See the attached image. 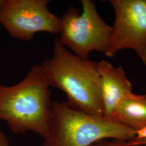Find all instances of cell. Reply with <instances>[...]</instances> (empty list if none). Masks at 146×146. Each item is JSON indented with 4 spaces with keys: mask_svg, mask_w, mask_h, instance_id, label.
Returning a JSON list of instances; mask_svg holds the SVG:
<instances>
[{
    "mask_svg": "<svg viewBox=\"0 0 146 146\" xmlns=\"http://www.w3.org/2000/svg\"><path fill=\"white\" fill-rule=\"evenodd\" d=\"M114 26L105 55L113 57L124 48L135 51L146 66V0H110Z\"/></svg>",
    "mask_w": 146,
    "mask_h": 146,
    "instance_id": "8992f818",
    "label": "cell"
},
{
    "mask_svg": "<svg viewBox=\"0 0 146 146\" xmlns=\"http://www.w3.org/2000/svg\"><path fill=\"white\" fill-rule=\"evenodd\" d=\"M97 69L101 78L104 117L112 120L117 104L133 93L131 84L121 66L116 68L108 61L101 60L97 62Z\"/></svg>",
    "mask_w": 146,
    "mask_h": 146,
    "instance_id": "52a82bcc",
    "label": "cell"
},
{
    "mask_svg": "<svg viewBox=\"0 0 146 146\" xmlns=\"http://www.w3.org/2000/svg\"><path fill=\"white\" fill-rule=\"evenodd\" d=\"M82 12L69 7L61 18L59 41L78 57L88 59L89 54L97 51L106 54L112 28L99 15L95 3L82 0Z\"/></svg>",
    "mask_w": 146,
    "mask_h": 146,
    "instance_id": "277c9868",
    "label": "cell"
},
{
    "mask_svg": "<svg viewBox=\"0 0 146 146\" xmlns=\"http://www.w3.org/2000/svg\"><path fill=\"white\" fill-rule=\"evenodd\" d=\"M0 146H9V142L3 131L0 130Z\"/></svg>",
    "mask_w": 146,
    "mask_h": 146,
    "instance_id": "8fae6325",
    "label": "cell"
},
{
    "mask_svg": "<svg viewBox=\"0 0 146 146\" xmlns=\"http://www.w3.org/2000/svg\"><path fill=\"white\" fill-rule=\"evenodd\" d=\"M135 137V131L125 125L73 110L65 102L52 101L50 130L43 146H90L101 140Z\"/></svg>",
    "mask_w": 146,
    "mask_h": 146,
    "instance_id": "3957f363",
    "label": "cell"
},
{
    "mask_svg": "<svg viewBox=\"0 0 146 146\" xmlns=\"http://www.w3.org/2000/svg\"><path fill=\"white\" fill-rule=\"evenodd\" d=\"M49 0H0V24L10 35L29 41L39 32L59 35L61 18L48 8Z\"/></svg>",
    "mask_w": 146,
    "mask_h": 146,
    "instance_id": "5b68a950",
    "label": "cell"
},
{
    "mask_svg": "<svg viewBox=\"0 0 146 146\" xmlns=\"http://www.w3.org/2000/svg\"><path fill=\"white\" fill-rule=\"evenodd\" d=\"M135 137L137 139H146V127L135 132Z\"/></svg>",
    "mask_w": 146,
    "mask_h": 146,
    "instance_id": "7c38bea8",
    "label": "cell"
},
{
    "mask_svg": "<svg viewBox=\"0 0 146 146\" xmlns=\"http://www.w3.org/2000/svg\"><path fill=\"white\" fill-rule=\"evenodd\" d=\"M127 143L131 146L135 145H145L146 146V139H137L135 137L130 140L127 141Z\"/></svg>",
    "mask_w": 146,
    "mask_h": 146,
    "instance_id": "30bf717a",
    "label": "cell"
},
{
    "mask_svg": "<svg viewBox=\"0 0 146 146\" xmlns=\"http://www.w3.org/2000/svg\"><path fill=\"white\" fill-rule=\"evenodd\" d=\"M51 87L65 94L69 107L84 113L104 117L101 78L97 62L80 58L55 38L52 56L41 64Z\"/></svg>",
    "mask_w": 146,
    "mask_h": 146,
    "instance_id": "7a4b0ae2",
    "label": "cell"
},
{
    "mask_svg": "<svg viewBox=\"0 0 146 146\" xmlns=\"http://www.w3.org/2000/svg\"><path fill=\"white\" fill-rule=\"evenodd\" d=\"M50 87L41 64L18 84H0V120L15 134L33 132L46 139L52 120Z\"/></svg>",
    "mask_w": 146,
    "mask_h": 146,
    "instance_id": "6da1fadb",
    "label": "cell"
},
{
    "mask_svg": "<svg viewBox=\"0 0 146 146\" xmlns=\"http://www.w3.org/2000/svg\"><path fill=\"white\" fill-rule=\"evenodd\" d=\"M112 120L135 131L146 127V95L131 94L121 100Z\"/></svg>",
    "mask_w": 146,
    "mask_h": 146,
    "instance_id": "ba28073f",
    "label": "cell"
},
{
    "mask_svg": "<svg viewBox=\"0 0 146 146\" xmlns=\"http://www.w3.org/2000/svg\"><path fill=\"white\" fill-rule=\"evenodd\" d=\"M90 146H146L145 145H135L131 146L127 143V141L117 139H112L108 140V139L101 140L97 141Z\"/></svg>",
    "mask_w": 146,
    "mask_h": 146,
    "instance_id": "9c48e42d",
    "label": "cell"
}]
</instances>
